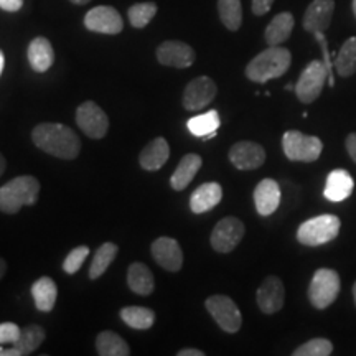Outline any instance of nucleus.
Masks as SVG:
<instances>
[{
    "instance_id": "nucleus-17",
    "label": "nucleus",
    "mask_w": 356,
    "mask_h": 356,
    "mask_svg": "<svg viewBox=\"0 0 356 356\" xmlns=\"http://www.w3.org/2000/svg\"><path fill=\"white\" fill-rule=\"evenodd\" d=\"M335 2L333 0H314L304 13V30L309 33H323L332 24Z\"/></svg>"
},
{
    "instance_id": "nucleus-29",
    "label": "nucleus",
    "mask_w": 356,
    "mask_h": 356,
    "mask_svg": "<svg viewBox=\"0 0 356 356\" xmlns=\"http://www.w3.org/2000/svg\"><path fill=\"white\" fill-rule=\"evenodd\" d=\"M96 351L101 356H129L131 348L124 341L122 337H119L114 332H101L96 338Z\"/></svg>"
},
{
    "instance_id": "nucleus-34",
    "label": "nucleus",
    "mask_w": 356,
    "mask_h": 356,
    "mask_svg": "<svg viewBox=\"0 0 356 356\" xmlns=\"http://www.w3.org/2000/svg\"><path fill=\"white\" fill-rule=\"evenodd\" d=\"M155 13H157V6L154 2L134 3L129 8V20H131V25L136 26V29H144V26L150 24Z\"/></svg>"
},
{
    "instance_id": "nucleus-10",
    "label": "nucleus",
    "mask_w": 356,
    "mask_h": 356,
    "mask_svg": "<svg viewBox=\"0 0 356 356\" xmlns=\"http://www.w3.org/2000/svg\"><path fill=\"white\" fill-rule=\"evenodd\" d=\"M76 122L91 139H102L109 131V119L95 101H86L76 109Z\"/></svg>"
},
{
    "instance_id": "nucleus-16",
    "label": "nucleus",
    "mask_w": 356,
    "mask_h": 356,
    "mask_svg": "<svg viewBox=\"0 0 356 356\" xmlns=\"http://www.w3.org/2000/svg\"><path fill=\"white\" fill-rule=\"evenodd\" d=\"M150 251H152V256L157 261V264L165 270L177 273L184 266V251H181L177 239L167 238V236L155 239Z\"/></svg>"
},
{
    "instance_id": "nucleus-32",
    "label": "nucleus",
    "mask_w": 356,
    "mask_h": 356,
    "mask_svg": "<svg viewBox=\"0 0 356 356\" xmlns=\"http://www.w3.org/2000/svg\"><path fill=\"white\" fill-rule=\"evenodd\" d=\"M118 244L104 243L101 248H97L95 257H92L91 267H89V277L99 279L102 274L108 270V267L113 264L115 256H118Z\"/></svg>"
},
{
    "instance_id": "nucleus-36",
    "label": "nucleus",
    "mask_w": 356,
    "mask_h": 356,
    "mask_svg": "<svg viewBox=\"0 0 356 356\" xmlns=\"http://www.w3.org/2000/svg\"><path fill=\"white\" fill-rule=\"evenodd\" d=\"M89 254V248L88 246H78L74 248L73 251L66 256V259L63 262V270L66 274H76L79 270V267L83 266V262L86 261V257Z\"/></svg>"
},
{
    "instance_id": "nucleus-42",
    "label": "nucleus",
    "mask_w": 356,
    "mask_h": 356,
    "mask_svg": "<svg viewBox=\"0 0 356 356\" xmlns=\"http://www.w3.org/2000/svg\"><path fill=\"white\" fill-rule=\"evenodd\" d=\"M6 273H7V262L2 259V257H0V279L3 277V275H6Z\"/></svg>"
},
{
    "instance_id": "nucleus-3",
    "label": "nucleus",
    "mask_w": 356,
    "mask_h": 356,
    "mask_svg": "<svg viewBox=\"0 0 356 356\" xmlns=\"http://www.w3.org/2000/svg\"><path fill=\"white\" fill-rule=\"evenodd\" d=\"M40 181L32 175H20L12 178L0 186V211L13 215L22 207H32L38 202Z\"/></svg>"
},
{
    "instance_id": "nucleus-30",
    "label": "nucleus",
    "mask_w": 356,
    "mask_h": 356,
    "mask_svg": "<svg viewBox=\"0 0 356 356\" xmlns=\"http://www.w3.org/2000/svg\"><path fill=\"white\" fill-rule=\"evenodd\" d=\"M121 318L127 327L136 328V330H149L155 322V314L147 307L131 305L121 310Z\"/></svg>"
},
{
    "instance_id": "nucleus-9",
    "label": "nucleus",
    "mask_w": 356,
    "mask_h": 356,
    "mask_svg": "<svg viewBox=\"0 0 356 356\" xmlns=\"http://www.w3.org/2000/svg\"><path fill=\"white\" fill-rule=\"evenodd\" d=\"M244 233H246V228H244V222L239 218H222L221 221L216 222V226L211 231V248L216 252H221V254L231 252L241 243Z\"/></svg>"
},
{
    "instance_id": "nucleus-31",
    "label": "nucleus",
    "mask_w": 356,
    "mask_h": 356,
    "mask_svg": "<svg viewBox=\"0 0 356 356\" xmlns=\"http://www.w3.org/2000/svg\"><path fill=\"white\" fill-rule=\"evenodd\" d=\"M335 70L341 78H350L356 73V37L341 44L335 60Z\"/></svg>"
},
{
    "instance_id": "nucleus-35",
    "label": "nucleus",
    "mask_w": 356,
    "mask_h": 356,
    "mask_svg": "<svg viewBox=\"0 0 356 356\" xmlns=\"http://www.w3.org/2000/svg\"><path fill=\"white\" fill-rule=\"evenodd\" d=\"M333 345L327 338H314L307 343L300 345L299 348L293 350V356H328L332 355Z\"/></svg>"
},
{
    "instance_id": "nucleus-28",
    "label": "nucleus",
    "mask_w": 356,
    "mask_h": 356,
    "mask_svg": "<svg viewBox=\"0 0 356 356\" xmlns=\"http://www.w3.org/2000/svg\"><path fill=\"white\" fill-rule=\"evenodd\" d=\"M186 126H188V131L193 136L208 140L216 136V131L221 126V119L218 111H208V113L200 114L197 118H191Z\"/></svg>"
},
{
    "instance_id": "nucleus-6",
    "label": "nucleus",
    "mask_w": 356,
    "mask_h": 356,
    "mask_svg": "<svg viewBox=\"0 0 356 356\" xmlns=\"http://www.w3.org/2000/svg\"><path fill=\"white\" fill-rule=\"evenodd\" d=\"M284 154L292 162L312 163L318 160L323 144L318 137L307 136L300 131H287L282 137Z\"/></svg>"
},
{
    "instance_id": "nucleus-18",
    "label": "nucleus",
    "mask_w": 356,
    "mask_h": 356,
    "mask_svg": "<svg viewBox=\"0 0 356 356\" xmlns=\"http://www.w3.org/2000/svg\"><path fill=\"white\" fill-rule=\"evenodd\" d=\"M47 333L40 325H29L20 332L19 340L12 343L10 348H0V356H26L40 348Z\"/></svg>"
},
{
    "instance_id": "nucleus-20",
    "label": "nucleus",
    "mask_w": 356,
    "mask_h": 356,
    "mask_svg": "<svg viewBox=\"0 0 356 356\" xmlns=\"http://www.w3.org/2000/svg\"><path fill=\"white\" fill-rule=\"evenodd\" d=\"M168 157H170V145L163 137H155L150 140L139 155V163L144 170L155 172L162 168L167 163Z\"/></svg>"
},
{
    "instance_id": "nucleus-13",
    "label": "nucleus",
    "mask_w": 356,
    "mask_h": 356,
    "mask_svg": "<svg viewBox=\"0 0 356 356\" xmlns=\"http://www.w3.org/2000/svg\"><path fill=\"white\" fill-rule=\"evenodd\" d=\"M256 302L262 314L273 315L282 310L284 302H286V287L277 275H267L257 289Z\"/></svg>"
},
{
    "instance_id": "nucleus-46",
    "label": "nucleus",
    "mask_w": 356,
    "mask_h": 356,
    "mask_svg": "<svg viewBox=\"0 0 356 356\" xmlns=\"http://www.w3.org/2000/svg\"><path fill=\"white\" fill-rule=\"evenodd\" d=\"M353 297H355V305H356V282H355V286H353Z\"/></svg>"
},
{
    "instance_id": "nucleus-4",
    "label": "nucleus",
    "mask_w": 356,
    "mask_h": 356,
    "mask_svg": "<svg viewBox=\"0 0 356 356\" xmlns=\"http://www.w3.org/2000/svg\"><path fill=\"white\" fill-rule=\"evenodd\" d=\"M341 222L335 215H320L302 222L297 229V239L304 246H322L333 241L340 233Z\"/></svg>"
},
{
    "instance_id": "nucleus-47",
    "label": "nucleus",
    "mask_w": 356,
    "mask_h": 356,
    "mask_svg": "<svg viewBox=\"0 0 356 356\" xmlns=\"http://www.w3.org/2000/svg\"><path fill=\"white\" fill-rule=\"evenodd\" d=\"M351 6H353V13H355V17H356V0H353V3H351Z\"/></svg>"
},
{
    "instance_id": "nucleus-33",
    "label": "nucleus",
    "mask_w": 356,
    "mask_h": 356,
    "mask_svg": "<svg viewBox=\"0 0 356 356\" xmlns=\"http://www.w3.org/2000/svg\"><path fill=\"white\" fill-rule=\"evenodd\" d=\"M218 13L226 29L231 32L239 30L243 24L241 0H218Z\"/></svg>"
},
{
    "instance_id": "nucleus-41",
    "label": "nucleus",
    "mask_w": 356,
    "mask_h": 356,
    "mask_svg": "<svg viewBox=\"0 0 356 356\" xmlns=\"http://www.w3.org/2000/svg\"><path fill=\"white\" fill-rule=\"evenodd\" d=\"M178 356H204V353L202 350H197V348H185V350H180L177 353Z\"/></svg>"
},
{
    "instance_id": "nucleus-24",
    "label": "nucleus",
    "mask_w": 356,
    "mask_h": 356,
    "mask_svg": "<svg viewBox=\"0 0 356 356\" xmlns=\"http://www.w3.org/2000/svg\"><path fill=\"white\" fill-rule=\"evenodd\" d=\"M202 163L203 160L200 155L186 154L185 157L180 160V163H178L175 172H173V175L170 178L172 188L177 191L185 190L186 186L191 184V180L197 175L200 168H202Z\"/></svg>"
},
{
    "instance_id": "nucleus-22",
    "label": "nucleus",
    "mask_w": 356,
    "mask_h": 356,
    "mask_svg": "<svg viewBox=\"0 0 356 356\" xmlns=\"http://www.w3.org/2000/svg\"><path fill=\"white\" fill-rule=\"evenodd\" d=\"M355 181L351 175L343 168H337L332 170L327 177V185H325V197H327L333 203L343 202L353 193Z\"/></svg>"
},
{
    "instance_id": "nucleus-45",
    "label": "nucleus",
    "mask_w": 356,
    "mask_h": 356,
    "mask_svg": "<svg viewBox=\"0 0 356 356\" xmlns=\"http://www.w3.org/2000/svg\"><path fill=\"white\" fill-rule=\"evenodd\" d=\"M71 3H74V6H84V3L91 2V0H70Z\"/></svg>"
},
{
    "instance_id": "nucleus-8",
    "label": "nucleus",
    "mask_w": 356,
    "mask_h": 356,
    "mask_svg": "<svg viewBox=\"0 0 356 356\" xmlns=\"http://www.w3.org/2000/svg\"><path fill=\"white\" fill-rule=\"evenodd\" d=\"M327 65L320 60L310 61V63L305 66L299 81L296 84V95L299 97L300 102L310 104V102L318 99V96L322 95L325 81H327Z\"/></svg>"
},
{
    "instance_id": "nucleus-37",
    "label": "nucleus",
    "mask_w": 356,
    "mask_h": 356,
    "mask_svg": "<svg viewBox=\"0 0 356 356\" xmlns=\"http://www.w3.org/2000/svg\"><path fill=\"white\" fill-rule=\"evenodd\" d=\"M20 328L19 325L12 323V322H6L0 323V345L6 343H15L20 337Z\"/></svg>"
},
{
    "instance_id": "nucleus-27",
    "label": "nucleus",
    "mask_w": 356,
    "mask_h": 356,
    "mask_svg": "<svg viewBox=\"0 0 356 356\" xmlns=\"http://www.w3.org/2000/svg\"><path fill=\"white\" fill-rule=\"evenodd\" d=\"M32 296L35 305L40 312H51L56 304L58 289L51 277H40L32 286Z\"/></svg>"
},
{
    "instance_id": "nucleus-5",
    "label": "nucleus",
    "mask_w": 356,
    "mask_h": 356,
    "mask_svg": "<svg viewBox=\"0 0 356 356\" xmlns=\"http://www.w3.org/2000/svg\"><path fill=\"white\" fill-rule=\"evenodd\" d=\"M340 289L341 282L337 270L327 269V267L315 270L309 286L310 304L317 310H325L337 300Z\"/></svg>"
},
{
    "instance_id": "nucleus-1",
    "label": "nucleus",
    "mask_w": 356,
    "mask_h": 356,
    "mask_svg": "<svg viewBox=\"0 0 356 356\" xmlns=\"http://www.w3.org/2000/svg\"><path fill=\"white\" fill-rule=\"evenodd\" d=\"M32 140L40 150L53 157L74 160L81 150V140L65 124L42 122L32 131Z\"/></svg>"
},
{
    "instance_id": "nucleus-43",
    "label": "nucleus",
    "mask_w": 356,
    "mask_h": 356,
    "mask_svg": "<svg viewBox=\"0 0 356 356\" xmlns=\"http://www.w3.org/2000/svg\"><path fill=\"white\" fill-rule=\"evenodd\" d=\"M6 167H7V162H6V157H3L2 154H0V175H2L3 172H6Z\"/></svg>"
},
{
    "instance_id": "nucleus-11",
    "label": "nucleus",
    "mask_w": 356,
    "mask_h": 356,
    "mask_svg": "<svg viewBox=\"0 0 356 356\" xmlns=\"http://www.w3.org/2000/svg\"><path fill=\"white\" fill-rule=\"evenodd\" d=\"M84 26L91 32L104 35H118L122 32L124 22L121 13L114 7L99 6L91 8L84 17Z\"/></svg>"
},
{
    "instance_id": "nucleus-23",
    "label": "nucleus",
    "mask_w": 356,
    "mask_h": 356,
    "mask_svg": "<svg viewBox=\"0 0 356 356\" xmlns=\"http://www.w3.org/2000/svg\"><path fill=\"white\" fill-rule=\"evenodd\" d=\"M29 63L37 73H44L51 68L53 61H55V51L50 40L38 37L30 42L29 44Z\"/></svg>"
},
{
    "instance_id": "nucleus-38",
    "label": "nucleus",
    "mask_w": 356,
    "mask_h": 356,
    "mask_svg": "<svg viewBox=\"0 0 356 356\" xmlns=\"http://www.w3.org/2000/svg\"><path fill=\"white\" fill-rule=\"evenodd\" d=\"M273 3H274V0H252V3H251L252 13L257 17L266 15V13L270 10V7H273Z\"/></svg>"
},
{
    "instance_id": "nucleus-26",
    "label": "nucleus",
    "mask_w": 356,
    "mask_h": 356,
    "mask_svg": "<svg viewBox=\"0 0 356 356\" xmlns=\"http://www.w3.org/2000/svg\"><path fill=\"white\" fill-rule=\"evenodd\" d=\"M127 284L132 292L139 293V296H150L155 289L152 270L142 262H132L127 270Z\"/></svg>"
},
{
    "instance_id": "nucleus-21",
    "label": "nucleus",
    "mask_w": 356,
    "mask_h": 356,
    "mask_svg": "<svg viewBox=\"0 0 356 356\" xmlns=\"http://www.w3.org/2000/svg\"><path fill=\"white\" fill-rule=\"evenodd\" d=\"M222 198V188L216 181H208V184L200 185L190 197V208L191 211L202 215L213 210L216 204H220Z\"/></svg>"
},
{
    "instance_id": "nucleus-39",
    "label": "nucleus",
    "mask_w": 356,
    "mask_h": 356,
    "mask_svg": "<svg viewBox=\"0 0 356 356\" xmlns=\"http://www.w3.org/2000/svg\"><path fill=\"white\" fill-rule=\"evenodd\" d=\"M345 147H346V152H348L351 160L356 163V132L348 134V136H346Z\"/></svg>"
},
{
    "instance_id": "nucleus-19",
    "label": "nucleus",
    "mask_w": 356,
    "mask_h": 356,
    "mask_svg": "<svg viewBox=\"0 0 356 356\" xmlns=\"http://www.w3.org/2000/svg\"><path fill=\"white\" fill-rule=\"evenodd\" d=\"M280 186L273 178H264L254 190V204L261 216H270L279 208Z\"/></svg>"
},
{
    "instance_id": "nucleus-15",
    "label": "nucleus",
    "mask_w": 356,
    "mask_h": 356,
    "mask_svg": "<svg viewBox=\"0 0 356 356\" xmlns=\"http://www.w3.org/2000/svg\"><path fill=\"white\" fill-rule=\"evenodd\" d=\"M157 60L163 66L184 70L195 63V51L188 43L168 40L157 48Z\"/></svg>"
},
{
    "instance_id": "nucleus-14",
    "label": "nucleus",
    "mask_w": 356,
    "mask_h": 356,
    "mask_svg": "<svg viewBox=\"0 0 356 356\" xmlns=\"http://www.w3.org/2000/svg\"><path fill=\"white\" fill-rule=\"evenodd\" d=\"M231 163L239 170H256L266 162L264 147L251 140H241L229 149Z\"/></svg>"
},
{
    "instance_id": "nucleus-12",
    "label": "nucleus",
    "mask_w": 356,
    "mask_h": 356,
    "mask_svg": "<svg viewBox=\"0 0 356 356\" xmlns=\"http://www.w3.org/2000/svg\"><path fill=\"white\" fill-rule=\"evenodd\" d=\"M218 95V86L211 78L200 76L186 84L184 91V108L186 111H202L211 104Z\"/></svg>"
},
{
    "instance_id": "nucleus-2",
    "label": "nucleus",
    "mask_w": 356,
    "mask_h": 356,
    "mask_svg": "<svg viewBox=\"0 0 356 356\" xmlns=\"http://www.w3.org/2000/svg\"><path fill=\"white\" fill-rule=\"evenodd\" d=\"M292 55L287 48L269 47L252 58L246 66V76L254 83H267L269 79L280 78L291 68Z\"/></svg>"
},
{
    "instance_id": "nucleus-40",
    "label": "nucleus",
    "mask_w": 356,
    "mask_h": 356,
    "mask_svg": "<svg viewBox=\"0 0 356 356\" xmlns=\"http://www.w3.org/2000/svg\"><path fill=\"white\" fill-rule=\"evenodd\" d=\"M24 6V0H0V8L7 12H17Z\"/></svg>"
},
{
    "instance_id": "nucleus-44",
    "label": "nucleus",
    "mask_w": 356,
    "mask_h": 356,
    "mask_svg": "<svg viewBox=\"0 0 356 356\" xmlns=\"http://www.w3.org/2000/svg\"><path fill=\"white\" fill-rule=\"evenodd\" d=\"M3 65H6V56H3L2 50H0V74H2L3 71Z\"/></svg>"
},
{
    "instance_id": "nucleus-7",
    "label": "nucleus",
    "mask_w": 356,
    "mask_h": 356,
    "mask_svg": "<svg viewBox=\"0 0 356 356\" xmlns=\"http://www.w3.org/2000/svg\"><path fill=\"white\" fill-rule=\"evenodd\" d=\"M204 307L210 312V315L215 318V322L220 325L221 330L226 333H236L239 332L243 325V315L239 312V307L236 305V302L228 296H216L208 297L204 302Z\"/></svg>"
},
{
    "instance_id": "nucleus-25",
    "label": "nucleus",
    "mask_w": 356,
    "mask_h": 356,
    "mask_svg": "<svg viewBox=\"0 0 356 356\" xmlns=\"http://www.w3.org/2000/svg\"><path fill=\"white\" fill-rule=\"evenodd\" d=\"M293 25H296V20H293V15L291 12L277 13V15L270 20V24L267 25L264 32L266 43L269 44V47H277V44L287 42L289 37L292 35Z\"/></svg>"
}]
</instances>
